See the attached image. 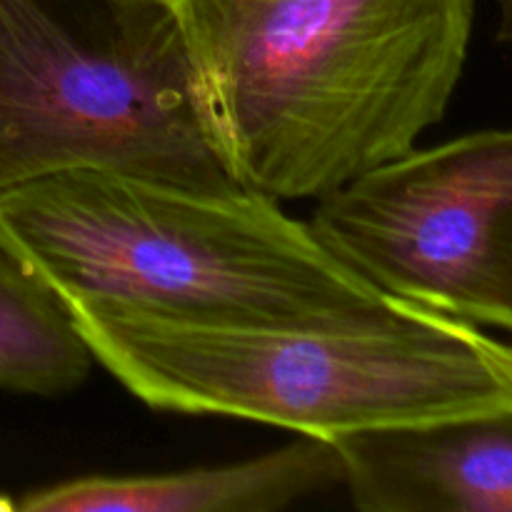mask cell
Here are the masks:
<instances>
[{
  "mask_svg": "<svg viewBox=\"0 0 512 512\" xmlns=\"http://www.w3.org/2000/svg\"><path fill=\"white\" fill-rule=\"evenodd\" d=\"M238 188L320 200L448 113L475 0H165Z\"/></svg>",
  "mask_w": 512,
  "mask_h": 512,
  "instance_id": "obj_1",
  "label": "cell"
},
{
  "mask_svg": "<svg viewBox=\"0 0 512 512\" xmlns=\"http://www.w3.org/2000/svg\"><path fill=\"white\" fill-rule=\"evenodd\" d=\"M75 328L153 410L253 420L330 440L512 405V345L390 300L343 323H203L68 300Z\"/></svg>",
  "mask_w": 512,
  "mask_h": 512,
  "instance_id": "obj_2",
  "label": "cell"
},
{
  "mask_svg": "<svg viewBox=\"0 0 512 512\" xmlns=\"http://www.w3.org/2000/svg\"><path fill=\"white\" fill-rule=\"evenodd\" d=\"M0 245L68 300L203 323H343L393 298L245 188L68 170L0 193Z\"/></svg>",
  "mask_w": 512,
  "mask_h": 512,
  "instance_id": "obj_3",
  "label": "cell"
},
{
  "mask_svg": "<svg viewBox=\"0 0 512 512\" xmlns=\"http://www.w3.org/2000/svg\"><path fill=\"white\" fill-rule=\"evenodd\" d=\"M68 170L235 188L165 0H0V193Z\"/></svg>",
  "mask_w": 512,
  "mask_h": 512,
  "instance_id": "obj_4",
  "label": "cell"
},
{
  "mask_svg": "<svg viewBox=\"0 0 512 512\" xmlns=\"http://www.w3.org/2000/svg\"><path fill=\"white\" fill-rule=\"evenodd\" d=\"M310 228L388 298L512 333V128L408 150L315 200Z\"/></svg>",
  "mask_w": 512,
  "mask_h": 512,
  "instance_id": "obj_5",
  "label": "cell"
},
{
  "mask_svg": "<svg viewBox=\"0 0 512 512\" xmlns=\"http://www.w3.org/2000/svg\"><path fill=\"white\" fill-rule=\"evenodd\" d=\"M363 512H512V405L333 440Z\"/></svg>",
  "mask_w": 512,
  "mask_h": 512,
  "instance_id": "obj_6",
  "label": "cell"
},
{
  "mask_svg": "<svg viewBox=\"0 0 512 512\" xmlns=\"http://www.w3.org/2000/svg\"><path fill=\"white\" fill-rule=\"evenodd\" d=\"M343 485L330 440L295 443L240 463L153 475H88L30 490L25 512H278Z\"/></svg>",
  "mask_w": 512,
  "mask_h": 512,
  "instance_id": "obj_7",
  "label": "cell"
},
{
  "mask_svg": "<svg viewBox=\"0 0 512 512\" xmlns=\"http://www.w3.org/2000/svg\"><path fill=\"white\" fill-rule=\"evenodd\" d=\"M93 363L68 305L0 245V390L60 398Z\"/></svg>",
  "mask_w": 512,
  "mask_h": 512,
  "instance_id": "obj_8",
  "label": "cell"
},
{
  "mask_svg": "<svg viewBox=\"0 0 512 512\" xmlns=\"http://www.w3.org/2000/svg\"><path fill=\"white\" fill-rule=\"evenodd\" d=\"M500 15V28L498 38L500 43H505L512 50V0H495Z\"/></svg>",
  "mask_w": 512,
  "mask_h": 512,
  "instance_id": "obj_9",
  "label": "cell"
},
{
  "mask_svg": "<svg viewBox=\"0 0 512 512\" xmlns=\"http://www.w3.org/2000/svg\"><path fill=\"white\" fill-rule=\"evenodd\" d=\"M8 510H15V503L10 498H5L3 493H0V512H8Z\"/></svg>",
  "mask_w": 512,
  "mask_h": 512,
  "instance_id": "obj_10",
  "label": "cell"
}]
</instances>
